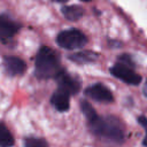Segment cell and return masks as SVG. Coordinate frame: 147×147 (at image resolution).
I'll use <instances>...</instances> for the list:
<instances>
[{
    "instance_id": "1",
    "label": "cell",
    "mask_w": 147,
    "mask_h": 147,
    "mask_svg": "<svg viewBox=\"0 0 147 147\" xmlns=\"http://www.w3.org/2000/svg\"><path fill=\"white\" fill-rule=\"evenodd\" d=\"M87 122L91 132L96 137L115 144H121L124 141V131L119 119H117L116 117H100L98 115L93 119H90Z\"/></svg>"
},
{
    "instance_id": "2",
    "label": "cell",
    "mask_w": 147,
    "mask_h": 147,
    "mask_svg": "<svg viewBox=\"0 0 147 147\" xmlns=\"http://www.w3.org/2000/svg\"><path fill=\"white\" fill-rule=\"evenodd\" d=\"M60 71V61L56 53L42 46L36 56V76L40 79L55 78Z\"/></svg>"
},
{
    "instance_id": "3",
    "label": "cell",
    "mask_w": 147,
    "mask_h": 147,
    "mask_svg": "<svg viewBox=\"0 0 147 147\" xmlns=\"http://www.w3.org/2000/svg\"><path fill=\"white\" fill-rule=\"evenodd\" d=\"M56 42L64 49H78L87 44V38L79 30L72 29L60 32L56 37Z\"/></svg>"
},
{
    "instance_id": "4",
    "label": "cell",
    "mask_w": 147,
    "mask_h": 147,
    "mask_svg": "<svg viewBox=\"0 0 147 147\" xmlns=\"http://www.w3.org/2000/svg\"><path fill=\"white\" fill-rule=\"evenodd\" d=\"M110 72L116 78H118V79H121V80H123L130 85H138L141 82V77L138 74H136L133 68L121 64L118 62L114 67L110 68Z\"/></svg>"
},
{
    "instance_id": "5",
    "label": "cell",
    "mask_w": 147,
    "mask_h": 147,
    "mask_svg": "<svg viewBox=\"0 0 147 147\" xmlns=\"http://www.w3.org/2000/svg\"><path fill=\"white\" fill-rule=\"evenodd\" d=\"M85 94L98 102H111L114 100L111 91L102 84H94L85 90Z\"/></svg>"
},
{
    "instance_id": "6",
    "label": "cell",
    "mask_w": 147,
    "mask_h": 147,
    "mask_svg": "<svg viewBox=\"0 0 147 147\" xmlns=\"http://www.w3.org/2000/svg\"><path fill=\"white\" fill-rule=\"evenodd\" d=\"M56 80H57V85H59V90L65 92L69 95H74L77 94L79 91V83L74 79L72 77H70L67 72L60 70L57 72V75L55 76Z\"/></svg>"
},
{
    "instance_id": "7",
    "label": "cell",
    "mask_w": 147,
    "mask_h": 147,
    "mask_svg": "<svg viewBox=\"0 0 147 147\" xmlns=\"http://www.w3.org/2000/svg\"><path fill=\"white\" fill-rule=\"evenodd\" d=\"M21 25L13 21L7 15H0V40L8 41L11 39L17 31L20 30Z\"/></svg>"
},
{
    "instance_id": "8",
    "label": "cell",
    "mask_w": 147,
    "mask_h": 147,
    "mask_svg": "<svg viewBox=\"0 0 147 147\" xmlns=\"http://www.w3.org/2000/svg\"><path fill=\"white\" fill-rule=\"evenodd\" d=\"M5 68L7 70V72L11 76H18L22 75L25 69H26V64L25 62L16 56H7L5 57Z\"/></svg>"
},
{
    "instance_id": "9",
    "label": "cell",
    "mask_w": 147,
    "mask_h": 147,
    "mask_svg": "<svg viewBox=\"0 0 147 147\" xmlns=\"http://www.w3.org/2000/svg\"><path fill=\"white\" fill-rule=\"evenodd\" d=\"M69 94L65 92L57 90L51 98V102L53 107H55L59 111H65L69 109Z\"/></svg>"
},
{
    "instance_id": "10",
    "label": "cell",
    "mask_w": 147,
    "mask_h": 147,
    "mask_svg": "<svg viewBox=\"0 0 147 147\" xmlns=\"http://www.w3.org/2000/svg\"><path fill=\"white\" fill-rule=\"evenodd\" d=\"M99 55L94 52H91V51H83V52H78V53H75L72 55L69 56V59L71 61H75V62H78V63H87V62H93L95 60H98Z\"/></svg>"
},
{
    "instance_id": "11",
    "label": "cell",
    "mask_w": 147,
    "mask_h": 147,
    "mask_svg": "<svg viewBox=\"0 0 147 147\" xmlns=\"http://www.w3.org/2000/svg\"><path fill=\"white\" fill-rule=\"evenodd\" d=\"M62 14L69 21H78L84 15V9L79 6H65L62 8Z\"/></svg>"
},
{
    "instance_id": "12",
    "label": "cell",
    "mask_w": 147,
    "mask_h": 147,
    "mask_svg": "<svg viewBox=\"0 0 147 147\" xmlns=\"http://www.w3.org/2000/svg\"><path fill=\"white\" fill-rule=\"evenodd\" d=\"M14 145V138L7 126L0 123V146L1 147H9Z\"/></svg>"
},
{
    "instance_id": "13",
    "label": "cell",
    "mask_w": 147,
    "mask_h": 147,
    "mask_svg": "<svg viewBox=\"0 0 147 147\" xmlns=\"http://www.w3.org/2000/svg\"><path fill=\"white\" fill-rule=\"evenodd\" d=\"M80 109H82V113L85 115V117L87 118V121L90 119H93L95 116H98L96 111L94 110V108L87 102V101H82L80 102Z\"/></svg>"
},
{
    "instance_id": "14",
    "label": "cell",
    "mask_w": 147,
    "mask_h": 147,
    "mask_svg": "<svg viewBox=\"0 0 147 147\" xmlns=\"http://www.w3.org/2000/svg\"><path fill=\"white\" fill-rule=\"evenodd\" d=\"M24 145L26 147H45L47 146V142L40 138H28L25 139Z\"/></svg>"
},
{
    "instance_id": "15",
    "label": "cell",
    "mask_w": 147,
    "mask_h": 147,
    "mask_svg": "<svg viewBox=\"0 0 147 147\" xmlns=\"http://www.w3.org/2000/svg\"><path fill=\"white\" fill-rule=\"evenodd\" d=\"M118 63L127 65V67H131V68H134V62H133L132 57L130 55H127V54H123L122 56H119L118 57Z\"/></svg>"
},
{
    "instance_id": "16",
    "label": "cell",
    "mask_w": 147,
    "mask_h": 147,
    "mask_svg": "<svg viewBox=\"0 0 147 147\" xmlns=\"http://www.w3.org/2000/svg\"><path fill=\"white\" fill-rule=\"evenodd\" d=\"M138 122L145 127V131H146V136H145V139H144V145L145 146H147V119H146V117L145 116H140L139 118H138Z\"/></svg>"
},
{
    "instance_id": "17",
    "label": "cell",
    "mask_w": 147,
    "mask_h": 147,
    "mask_svg": "<svg viewBox=\"0 0 147 147\" xmlns=\"http://www.w3.org/2000/svg\"><path fill=\"white\" fill-rule=\"evenodd\" d=\"M144 94H145V96L147 98V79H146L145 85H144Z\"/></svg>"
},
{
    "instance_id": "18",
    "label": "cell",
    "mask_w": 147,
    "mask_h": 147,
    "mask_svg": "<svg viewBox=\"0 0 147 147\" xmlns=\"http://www.w3.org/2000/svg\"><path fill=\"white\" fill-rule=\"evenodd\" d=\"M55 1H60V2H64V1H67V0H55Z\"/></svg>"
},
{
    "instance_id": "19",
    "label": "cell",
    "mask_w": 147,
    "mask_h": 147,
    "mask_svg": "<svg viewBox=\"0 0 147 147\" xmlns=\"http://www.w3.org/2000/svg\"><path fill=\"white\" fill-rule=\"evenodd\" d=\"M82 1H85V2H87V1H90V0H82Z\"/></svg>"
}]
</instances>
